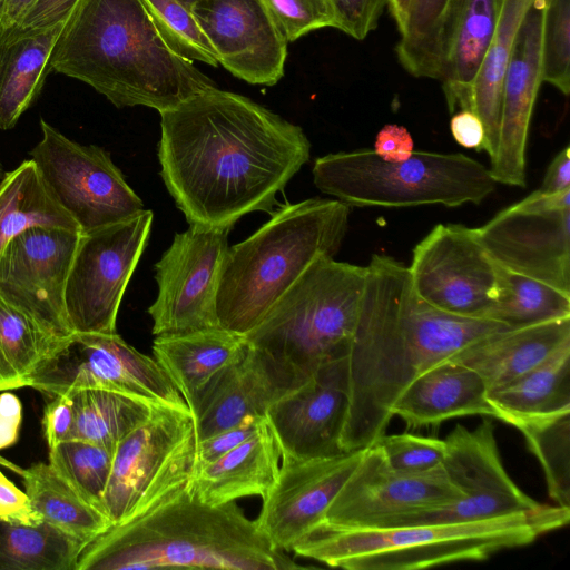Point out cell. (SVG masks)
I'll return each instance as SVG.
<instances>
[{
  "instance_id": "7402d4cb",
  "label": "cell",
  "mask_w": 570,
  "mask_h": 570,
  "mask_svg": "<svg viewBox=\"0 0 570 570\" xmlns=\"http://www.w3.org/2000/svg\"><path fill=\"white\" fill-rule=\"evenodd\" d=\"M547 1L535 0L524 14L503 79L498 146L489 167L493 180L503 185H527L528 135L543 82L541 32Z\"/></svg>"
},
{
  "instance_id": "d6986e66",
  "label": "cell",
  "mask_w": 570,
  "mask_h": 570,
  "mask_svg": "<svg viewBox=\"0 0 570 570\" xmlns=\"http://www.w3.org/2000/svg\"><path fill=\"white\" fill-rule=\"evenodd\" d=\"M348 405L346 357L322 365L266 413L282 454L323 459L345 452L341 435Z\"/></svg>"
},
{
  "instance_id": "6da1fadb",
  "label": "cell",
  "mask_w": 570,
  "mask_h": 570,
  "mask_svg": "<svg viewBox=\"0 0 570 570\" xmlns=\"http://www.w3.org/2000/svg\"><path fill=\"white\" fill-rule=\"evenodd\" d=\"M160 176L189 225L233 228L269 210L308 161L303 129L217 87L160 112Z\"/></svg>"
},
{
  "instance_id": "f907efd6",
  "label": "cell",
  "mask_w": 570,
  "mask_h": 570,
  "mask_svg": "<svg viewBox=\"0 0 570 570\" xmlns=\"http://www.w3.org/2000/svg\"><path fill=\"white\" fill-rule=\"evenodd\" d=\"M413 139L406 128L386 125L377 134L374 153L389 161H401L413 154Z\"/></svg>"
},
{
  "instance_id": "94428289",
  "label": "cell",
  "mask_w": 570,
  "mask_h": 570,
  "mask_svg": "<svg viewBox=\"0 0 570 570\" xmlns=\"http://www.w3.org/2000/svg\"><path fill=\"white\" fill-rule=\"evenodd\" d=\"M2 0H0V10H1Z\"/></svg>"
},
{
  "instance_id": "8fae6325",
  "label": "cell",
  "mask_w": 570,
  "mask_h": 570,
  "mask_svg": "<svg viewBox=\"0 0 570 570\" xmlns=\"http://www.w3.org/2000/svg\"><path fill=\"white\" fill-rule=\"evenodd\" d=\"M442 465L465 498L381 519L370 528L462 523L533 511L537 502L512 481L500 459L493 423L458 424L446 436Z\"/></svg>"
},
{
  "instance_id": "bcb514c9",
  "label": "cell",
  "mask_w": 570,
  "mask_h": 570,
  "mask_svg": "<svg viewBox=\"0 0 570 570\" xmlns=\"http://www.w3.org/2000/svg\"><path fill=\"white\" fill-rule=\"evenodd\" d=\"M266 417L247 416L234 426L198 440L197 465L214 461L250 438Z\"/></svg>"
},
{
  "instance_id": "6f0895ef",
  "label": "cell",
  "mask_w": 570,
  "mask_h": 570,
  "mask_svg": "<svg viewBox=\"0 0 570 570\" xmlns=\"http://www.w3.org/2000/svg\"><path fill=\"white\" fill-rule=\"evenodd\" d=\"M0 465L10 470L13 473L19 474L20 476L23 475L24 470L20 468L18 464L9 461L8 459L0 455Z\"/></svg>"
},
{
  "instance_id": "e0dca14e",
  "label": "cell",
  "mask_w": 570,
  "mask_h": 570,
  "mask_svg": "<svg viewBox=\"0 0 570 570\" xmlns=\"http://www.w3.org/2000/svg\"><path fill=\"white\" fill-rule=\"evenodd\" d=\"M465 494L443 465L421 473L393 470L377 444L362 458L328 505L324 521L336 528H368L395 514L455 502Z\"/></svg>"
},
{
  "instance_id": "4dcf8cb0",
  "label": "cell",
  "mask_w": 570,
  "mask_h": 570,
  "mask_svg": "<svg viewBox=\"0 0 570 570\" xmlns=\"http://www.w3.org/2000/svg\"><path fill=\"white\" fill-rule=\"evenodd\" d=\"M32 227L80 228L53 198L32 159L6 173L0 181V257L6 246Z\"/></svg>"
},
{
  "instance_id": "d6a6232c",
  "label": "cell",
  "mask_w": 570,
  "mask_h": 570,
  "mask_svg": "<svg viewBox=\"0 0 570 570\" xmlns=\"http://www.w3.org/2000/svg\"><path fill=\"white\" fill-rule=\"evenodd\" d=\"M534 1H501L498 24L472 89L471 110L483 124L484 151L490 159L493 158L498 146L505 70L520 24Z\"/></svg>"
},
{
  "instance_id": "44dd1931",
  "label": "cell",
  "mask_w": 570,
  "mask_h": 570,
  "mask_svg": "<svg viewBox=\"0 0 570 570\" xmlns=\"http://www.w3.org/2000/svg\"><path fill=\"white\" fill-rule=\"evenodd\" d=\"M190 11L232 75L252 85L281 80L288 42L261 0H197Z\"/></svg>"
},
{
  "instance_id": "b9f144b4",
  "label": "cell",
  "mask_w": 570,
  "mask_h": 570,
  "mask_svg": "<svg viewBox=\"0 0 570 570\" xmlns=\"http://www.w3.org/2000/svg\"><path fill=\"white\" fill-rule=\"evenodd\" d=\"M542 81L570 92V0H548L541 32Z\"/></svg>"
},
{
  "instance_id": "ee69618b",
  "label": "cell",
  "mask_w": 570,
  "mask_h": 570,
  "mask_svg": "<svg viewBox=\"0 0 570 570\" xmlns=\"http://www.w3.org/2000/svg\"><path fill=\"white\" fill-rule=\"evenodd\" d=\"M380 446L387 464L395 471L421 473L442 464L445 441L412 433L383 435Z\"/></svg>"
},
{
  "instance_id": "f35d334b",
  "label": "cell",
  "mask_w": 570,
  "mask_h": 570,
  "mask_svg": "<svg viewBox=\"0 0 570 570\" xmlns=\"http://www.w3.org/2000/svg\"><path fill=\"white\" fill-rule=\"evenodd\" d=\"M58 340L0 296V392L18 389Z\"/></svg>"
},
{
  "instance_id": "1f68e13d",
  "label": "cell",
  "mask_w": 570,
  "mask_h": 570,
  "mask_svg": "<svg viewBox=\"0 0 570 570\" xmlns=\"http://www.w3.org/2000/svg\"><path fill=\"white\" fill-rule=\"evenodd\" d=\"M22 479L33 512L56 528L88 543L111 525L49 462L32 464Z\"/></svg>"
},
{
  "instance_id": "ac0fdd59",
  "label": "cell",
  "mask_w": 570,
  "mask_h": 570,
  "mask_svg": "<svg viewBox=\"0 0 570 570\" xmlns=\"http://www.w3.org/2000/svg\"><path fill=\"white\" fill-rule=\"evenodd\" d=\"M363 450L333 458L297 459L282 454L277 478L263 497L255 519L278 549L292 551L325 512L358 464Z\"/></svg>"
},
{
  "instance_id": "484cf974",
  "label": "cell",
  "mask_w": 570,
  "mask_h": 570,
  "mask_svg": "<svg viewBox=\"0 0 570 570\" xmlns=\"http://www.w3.org/2000/svg\"><path fill=\"white\" fill-rule=\"evenodd\" d=\"M281 458V446L265 420L239 445L214 461L197 465L189 488L199 500L213 505L250 495L263 498L277 478Z\"/></svg>"
},
{
  "instance_id": "30bf717a",
  "label": "cell",
  "mask_w": 570,
  "mask_h": 570,
  "mask_svg": "<svg viewBox=\"0 0 570 570\" xmlns=\"http://www.w3.org/2000/svg\"><path fill=\"white\" fill-rule=\"evenodd\" d=\"M154 214L80 233L65 288L72 333H116L119 306L148 243Z\"/></svg>"
},
{
  "instance_id": "8d00e7d4",
  "label": "cell",
  "mask_w": 570,
  "mask_h": 570,
  "mask_svg": "<svg viewBox=\"0 0 570 570\" xmlns=\"http://www.w3.org/2000/svg\"><path fill=\"white\" fill-rule=\"evenodd\" d=\"M564 317H570V293L497 264L495 297L484 318L520 327Z\"/></svg>"
},
{
  "instance_id": "9c48e42d",
  "label": "cell",
  "mask_w": 570,
  "mask_h": 570,
  "mask_svg": "<svg viewBox=\"0 0 570 570\" xmlns=\"http://www.w3.org/2000/svg\"><path fill=\"white\" fill-rule=\"evenodd\" d=\"M198 434L189 409L154 406L117 444L100 510L111 524L159 507L189 485Z\"/></svg>"
},
{
  "instance_id": "8992f818",
  "label": "cell",
  "mask_w": 570,
  "mask_h": 570,
  "mask_svg": "<svg viewBox=\"0 0 570 570\" xmlns=\"http://www.w3.org/2000/svg\"><path fill=\"white\" fill-rule=\"evenodd\" d=\"M350 206L323 198L288 204L245 240L229 246L220 268L218 326L249 333L317 258L334 257L348 226Z\"/></svg>"
},
{
  "instance_id": "83f0119b",
  "label": "cell",
  "mask_w": 570,
  "mask_h": 570,
  "mask_svg": "<svg viewBox=\"0 0 570 570\" xmlns=\"http://www.w3.org/2000/svg\"><path fill=\"white\" fill-rule=\"evenodd\" d=\"M65 23L37 32L0 29V129L13 128L38 98Z\"/></svg>"
},
{
  "instance_id": "603a6c76",
  "label": "cell",
  "mask_w": 570,
  "mask_h": 570,
  "mask_svg": "<svg viewBox=\"0 0 570 570\" xmlns=\"http://www.w3.org/2000/svg\"><path fill=\"white\" fill-rule=\"evenodd\" d=\"M307 380L266 352L248 344L244 355L222 370L203 391L194 412L198 440L268 409Z\"/></svg>"
},
{
  "instance_id": "d4e9b609",
  "label": "cell",
  "mask_w": 570,
  "mask_h": 570,
  "mask_svg": "<svg viewBox=\"0 0 570 570\" xmlns=\"http://www.w3.org/2000/svg\"><path fill=\"white\" fill-rule=\"evenodd\" d=\"M392 414L412 429L475 414L499 420L482 377L450 360L434 364L415 377L393 404Z\"/></svg>"
},
{
  "instance_id": "91938a15",
  "label": "cell",
  "mask_w": 570,
  "mask_h": 570,
  "mask_svg": "<svg viewBox=\"0 0 570 570\" xmlns=\"http://www.w3.org/2000/svg\"><path fill=\"white\" fill-rule=\"evenodd\" d=\"M4 175H6V171H4L2 163L0 160V181L3 179Z\"/></svg>"
},
{
  "instance_id": "f5cc1de1",
  "label": "cell",
  "mask_w": 570,
  "mask_h": 570,
  "mask_svg": "<svg viewBox=\"0 0 570 570\" xmlns=\"http://www.w3.org/2000/svg\"><path fill=\"white\" fill-rule=\"evenodd\" d=\"M22 420V405L10 391L0 393V450L13 445L19 438Z\"/></svg>"
},
{
  "instance_id": "f1b7e54d",
  "label": "cell",
  "mask_w": 570,
  "mask_h": 570,
  "mask_svg": "<svg viewBox=\"0 0 570 570\" xmlns=\"http://www.w3.org/2000/svg\"><path fill=\"white\" fill-rule=\"evenodd\" d=\"M501 1L459 2L441 77L451 114L471 110L472 89L498 24Z\"/></svg>"
},
{
  "instance_id": "ba28073f",
  "label": "cell",
  "mask_w": 570,
  "mask_h": 570,
  "mask_svg": "<svg viewBox=\"0 0 570 570\" xmlns=\"http://www.w3.org/2000/svg\"><path fill=\"white\" fill-rule=\"evenodd\" d=\"M313 178L321 191L348 206L385 208L480 204L497 184L488 167L460 153L414 150L389 161L367 148L318 157Z\"/></svg>"
},
{
  "instance_id": "e575fe53",
  "label": "cell",
  "mask_w": 570,
  "mask_h": 570,
  "mask_svg": "<svg viewBox=\"0 0 570 570\" xmlns=\"http://www.w3.org/2000/svg\"><path fill=\"white\" fill-rule=\"evenodd\" d=\"M460 0H412L395 48L414 77L441 80L443 60Z\"/></svg>"
},
{
  "instance_id": "c3c4849f",
  "label": "cell",
  "mask_w": 570,
  "mask_h": 570,
  "mask_svg": "<svg viewBox=\"0 0 570 570\" xmlns=\"http://www.w3.org/2000/svg\"><path fill=\"white\" fill-rule=\"evenodd\" d=\"M78 0H36L23 18L11 29L37 32L68 19Z\"/></svg>"
},
{
  "instance_id": "cb8c5ba5",
  "label": "cell",
  "mask_w": 570,
  "mask_h": 570,
  "mask_svg": "<svg viewBox=\"0 0 570 570\" xmlns=\"http://www.w3.org/2000/svg\"><path fill=\"white\" fill-rule=\"evenodd\" d=\"M567 344L570 317L497 331L448 360L476 372L491 391L538 366Z\"/></svg>"
},
{
  "instance_id": "3957f363",
  "label": "cell",
  "mask_w": 570,
  "mask_h": 570,
  "mask_svg": "<svg viewBox=\"0 0 570 570\" xmlns=\"http://www.w3.org/2000/svg\"><path fill=\"white\" fill-rule=\"evenodd\" d=\"M50 70L89 85L117 108L159 114L216 87L167 47L141 0H78Z\"/></svg>"
},
{
  "instance_id": "4316f807",
  "label": "cell",
  "mask_w": 570,
  "mask_h": 570,
  "mask_svg": "<svg viewBox=\"0 0 570 570\" xmlns=\"http://www.w3.org/2000/svg\"><path fill=\"white\" fill-rule=\"evenodd\" d=\"M247 348L245 335L214 327L155 336L153 354L194 414L207 384Z\"/></svg>"
},
{
  "instance_id": "9a60e30c",
  "label": "cell",
  "mask_w": 570,
  "mask_h": 570,
  "mask_svg": "<svg viewBox=\"0 0 570 570\" xmlns=\"http://www.w3.org/2000/svg\"><path fill=\"white\" fill-rule=\"evenodd\" d=\"M416 293L445 313L484 318L497 288V264L474 228L438 224L413 248L407 267Z\"/></svg>"
},
{
  "instance_id": "d590c367",
  "label": "cell",
  "mask_w": 570,
  "mask_h": 570,
  "mask_svg": "<svg viewBox=\"0 0 570 570\" xmlns=\"http://www.w3.org/2000/svg\"><path fill=\"white\" fill-rule=\"evenodd\" d=\"M75 424L70 439L83 440L115 451L129 432L142 423L154 405L100 389L70 392Z\"/></svg>"
},
{
  "instance_id": "680465c9",
  "label": "cell",
  "mask_w": 570,
  "mask_h": 570,
  "mask_svg": "<svg viewBox=\"0 0 570 570\" xmlns=\"http://www.w3.org/2000/svg\"><path fill=\"white\" fill-rule=\"evenodd\" d=\"M181 4H184L187 9H191L197 0H178Z\"/></svg>"
},
{
  "instance_id": "f546056e",
  "label": "cell",
  "mask_w": 570,
  "mask_h": 570,
  "mask_svg": "<svg viewBox=\"0 0 570 570\" xmlns=\"http://www.w3.org/2000/svg\"><path fill=\"white\" fill-rule=\"evenodd\" d=\"M499 420H518L570 410V344L515 380L488 391Z\"/></svg>"
},
{
  "instance_id": "74e56055",
  "label": "cell",
  "mask_w": 570,
  "mask_h": 570,
  "mask_svg": "<svg viewBox=\"0 0 570 570\" xmlns=\"http://www.w3.org/2000/svg\"><path fill=\"white\" fill-rule=\"evenodd\" d=\"M515 426L544 472L549 497L570 510V410L518 420Z\"/></svg>"
},
{
  "instance_id": "ab89813d",
  "label": "cell",
  "mask_w": 570,
  "mask_h": 570,
  "mask_svg": "<svg viewBox=\"0 0 570 570\" xmlns=\"http://www.w3.org/2000/svg\"><path fill=\"white\" fill-rule=\"evenodd\" d=\"M114 452L92 442L70 439L49 449V464L82 498L100 510V501L109 479Z\"/></svg>"
},
{
  "instance_id": "9f6ffc18",
  "label": "cell",
  "mask_w": 570,
  "mask_h": 570,
  "mask_svg": "<svg viewBox=\"0 0 570 570\" xmlns=\"http://www.w3.org/2000/svg\"><path fill=\"white\" fill-rule=\"evenodd\" d=\"M412 0H389L387 6L401 32L405 26Z\"/></svg>"
},
{
  "instance_id": "836d02e7",
  "label": "cell",
  "mask_w": 570,
  "mask_h": 570,
  "mask_svg": "<svg viewBox=\"0 0 570 570\" xmlns=\"http://www.w3.org/2000/svg\"><path fill=\"white\" fill-rule=\"evenodd\" d=\"M86 544L43 520L0 518V570H75Z\"/></svg>"
},
{
  "instance_id": "2e32d148",
  "label": "cell",
  "mask_w": 570,
  "mask_h": 570,
  "mask_svg": "<svg viewBox=\"0 0 570 570\" xmlns=\"http://www.w3.org/2000/svg\"><path fill=\"white\" fill-rule=\"evenodd\" d=\"M80 233L32 227L14 237L0 257V296L58 338L72 333L65 288Z\"/></svg>"
},
{
  "instance_id": "f6af8a7d",
  "label": "cell",
  "mask_w": 570,
  "mask_h": 570,
  "mask_svg": "<svg viewBox=\"0 0 570 570\" xmlns=\"http://www.w3.org/2000/svg\"><path fill=\"white\" fill-rule=\"evenodd\" d=\"M336 29L356 40L365 39L376 27L389 0H331Z\"/></svg>"
},
{
  "instance_id": "277c9868",
  "label": "cell",
  "mask_w": 570,
  "mask_h": 570,
  "mask_svg": "<svg viewBox=\"0 0 570 570\" xmlns=\"http://www.w3.org/2000/svg\"><path fill=\"white\" fill-rule=\"evenodd\" d=\"M200 568L296 570L256 520L234 502L208 504L189 485L131 520L111 524L81 550L75 570Z\"/></svg>"
},
{
  "instance_id": "5bb4252c",
  "label": "cell",
  "mask_w": 570,
  "mask_h": 570,
  "mask_svg": "<svg viewBox=\"0 0 570 570\" xmlns=\"http://www.w3.org/2000/svg\"><path fill=\"white\" fill-rule=\"evenodd\" d=\"M189 226L155 265L158 295L148 308L155 336L218 327L216 294L230 228Z\"/></svg>"
},
{
  "instance_id": "11a10c76",
  "label": "cell",
  "mask_w": 570,
  "mask_h": 570,
  "mask_svg": "<svg viewBox=\"0 0 570 570\" xmlns=\"http://www.w3.org/2000/svg\"><path fill=\"white\" fill-rule=\"evenodd\" d=\"M36 0H2L0 29L16 26L28 12Z\"/></svg>"
},
{
  "instance_id": "db71d44e",
  "label": "cell",
  "mask_w": 570,
  "mask_h": 570,
  "mask_svg": "<svg viewBox=\"0 0 570 570\" xmlns=\"http://www.w3.org/2000/svg\"><path fill=\"white\" fill-rule=\"evenodd\" d=\"M570 148L560 150L547 168L542 184L538 190L556 194L570 189Z\"/></svg>"
},
{
  "instance_id": "5b68a950",
  "label": "cell",
  "mask_w": 570,
  "mask_h": 570,
  "mask_svg": "<svg viewBox=\"0 0 570 570\" xmlns=\"http://www.w3.org/2000/svg\"><path fill=\"white\" fill-rule=\"evenodd\" d=\"M570 520V510L541 508L485 520L394 528H336L321 522L292 549L299 557L347 570H415L482 561L527 546Z\"/></svg>"
},
{
  "instance_id": "7dc6e473",
  "label": "cell",
  "mask_w": 570,
  "mask_h": 570,
  "mask_svg": "<svg viewBox=\"0 0 570 570\" xmlns=\"http://www.w3.org/2000/svg\"><path fill=\"white\" fill-rule=\"evenodd\" d=\"M75 424V407L71 393L55 395L45 406L42 429L48 448L70 440Z\"/></svg>"
},
{
  "instance_id": "816d5d0a",
  "label": "cell",
  "mask_w": 570,
  "mask_h": 570,
  "mask_svg": "<svg viewBox=\"0 0 570 570\" xmlns=\"http://www.w3.org/2000/svg\"><path fill=\"white\" fill-rule=\"evenodd\" d=\"M454 140L468 149L484 150L485 132L479 116L472 110L454 112L450 121Z\"/></svg>"
},
{
  "instance_id": "ffe728a7",
  "label": "cell",
  "mask_w": 570,
  "mask_h": 570,
  "mask_svg": "<svg viewBox=\"0 0 570 570\" xmlns=\"http://www.w3.org/2000/svg\"><path fill=\"white\" fill-rule=\"evenodd\" d=\"M60 377L69 390L100 389L154 406L188 409L157 361L117 332L78 334L62 355Z\"/></svg>"
},
{
  "instance_id": "7bdbcfd3",
  "label": "cell",
  "mask_w": 570,
  "mask_h": 570,
  "mask_svg": "<svg viewBox=\"0 0 570 570\" xmlns=\"http://www.w3.org/2000/svg\"><path fill=\"white\" fill-rule=\"evenodd\" d=\"M282 37L294 41L322 28H336L331 0H261Z\"/></svg>"
},
{
  "instance_id": "7a4b0ae2",
  "label": "cell",
  "mask_w": 570,
  "mask_h": 570,
  "mask_svg": "<svg viewBox=\"0 0 570 570\" xmlns=\"http://www.w3.org/2000/svg\"><path fill=\"white\" fill-rule=\"evenodd\" d=\"M510 328L435 308L414 289L407 266L373 254L347 363L348 405L341 435L345 452L374 445L392 406L421 373L484 337Z\"/></svg>"
},
{
  "instance_id": "681fc988",
  "label": "cell",
  "mask_w": 570,
  "mask_h": 570,
  "mask_svg": "<svg viewBox=\"0 0 570 570\" xmlns=\"http://www.w3.org/2000/svg\"><path fill=\"white\" fill-rule=\"evenodd\" d=\"M0 518L23 523L39 522L29 498L0 471Z\"/></svg>"
},
{
  "instance_id": "4fadbf2b",
  "label": "cell",
  "mask_w": 570,
  "mask_h": 570,
  "mask_svg": "<svg viewBox=\"0 0 570 570\" xmlns=\"http://www.w3.org/2000/svg\"><path fill=\"white\" fill-rule=\"evenodd\" d=\"M474 234L500 266L570 293V189L535 190Z\"/></svg>"
},
{
  "instance_id": "52a82bcc",
  "label": "cell",
  "mask_w": 570,
  "mask_h": 570,
  "mask_svg": "<svg viewBox=\"0 0 570 570\" xmlns=\"http://www.w3.org/2000/svg\"><path fill=\"white\" fill-rule=\"evenodd\" d=\"M365 278L366 266L317 258L245 335L248 344L308 380L347 356Z\"/></svg>"
},
{
  "instance_id": "60d3db41",
  "label": "cell",
  "mask_w": 570,
  "mask_h": 570,
  "mask_svg": "<svg viewBox=\"0 0 570 570\" xmlns=\"http://www.w3.org/2000/svg\"><path fill=\"white\" fill-rule=\"evenodd\" d=\"M159 36L180 58L218 66L216 52L191 11L178 0H141Z\"/></svg>"
},
{
  "instance_id": "7c38bea8",
  "label": "cell",
  "mask_w": 570,
  "mask_h": 570,
  "mask_svg": "<svg viewBox=\"0 0 570 570\" xmlns=\"http://www.w3.org/2000/svg\"><path fill=\"white\" fill-rule=\"evenodd\" d=\"M41 139L30 156L57 203L88 232L141 213L144 204L110 154L71 140L40 119Z\"/></svg>"
}]
</instances>
